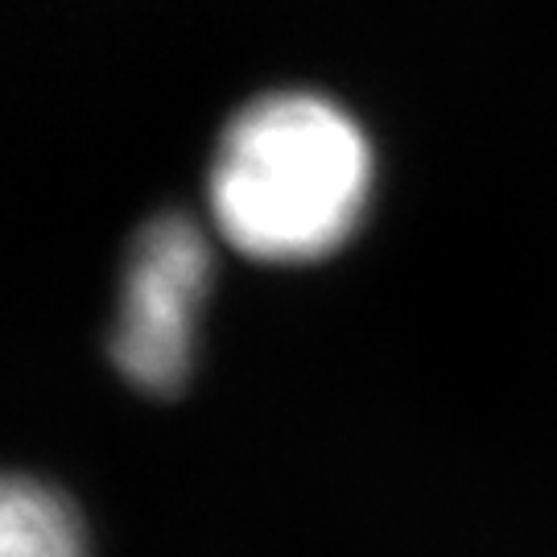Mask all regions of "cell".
Instances as JSON below:
<instances>
[{
    "label": "cell",
    "mask_w": 557,
    "mask_h": 557,
    "mask_svg": "<svg viewBox=\"0 0 557 557\" xmlns=\"http://www.w3.org/2000/svg\"><path fill=\"white\" fill-rule=\"evenodd\" d=\"M372 186V140L343 103L319 91H269L220 133L207 207L244 257L310 264L356 236Z\"/></svg>",
    "instance_id": "1"
},
{
    "label": "cell",
    "mask_w": 557,
    "mask_h": 557,
    "mask_svg": "<svg viewBox=\"0 0 557 557\" xmlns=\"http://www.w3.org/2000/svg\"><path fill=\"white\" fill-rule=\"evenodd\" d=\"M211 281L215 252L202 223L182 211H161L140 223L124 252L108 331V359L133 388L174 397L190 380Z\"/></svg>",
    "instance_id": "2"
},
{
    "label": "cell",
    "mask_w": 557,
    "mask_h": 557,
    "mask_svg": "<svg viewBox=\"0 0 557 557\" xmlns=\"http://www.w3.org/2000/svg\"><path fill=\"white\" fill-rule=\"evenodd\" d=\"M0 557H91L75 499L38 475L0 471Z\"/></svg>",
    "instance_id": "3"
}]
</instances>
